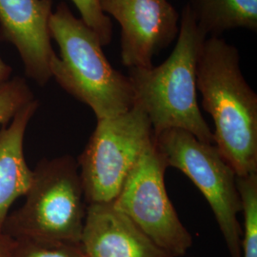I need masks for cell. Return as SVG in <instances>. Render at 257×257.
<instances>
[{"instance_id":"1","label":"cell","mask_w":257,"mask_h":257,"mask_svg":"<svg viewBox=\"0 0 257 257\" xmlns=\"http://www.w3.org/2000/svg\"><path fill=\"white\" fill-rule=\"evenodd\" d=\"M196 89L215 130L213 142L237 176L257 173V95L241 73L238 51L207 38L196 68Z\"/></svg>"},{"instance_id":"2","label":"cell","mask_w":257,"mask_h":257,"mask_svg":"<svg viewBox=\"0 0 257 257\" xmlns=\"http://www.w3.org/2000/svg\"><path fill=\"white\" fill-rule=\"evenodd\" d=\"M206 39L187 5L177 43L165 62L157 67L128 68L135 105L147 114L154 135L180 128L203 142L214 144L196 96V68Z\"/></svg>"},{"instance_id":"3","label":"cell","mask_w":257,"mask_h":257,"mask_svg":"<svg viewBox=\"0 0 257 257\" xmlns=\"http://www.w3.org/2000/svg\"><path fill=\"white\" fill-rule=\"evenodd\" d=\"M49 29L60 50L52 59L51 74L61 88L88 105L97 119L117 116L135 106L128 76L112 68L98 36L64 2L52 14Z\"/></svg>"},{"instance_id":"4","label":"cell","mask_w":257,"mask_h":257,"mask_svg":"<svg viewBox=\"0 0 257 257\" xmlns=\"http://www.w3.org/2000/svg\"><path fill=\"white\" fill-rule=\"evenodd\" d=\"M26 202L9 214L3 231L14 239L79 245L88 204L73 156L43 159L33 171Z\"/></svg>"},{"instance_id":"5","label":"cell","mask_w":257,"mask_h":257,"mask_svg":"<svg viewBox=\"0 0 257 257\" xmlns=\"http://www.w3.org/2000/svg\"><path fill=\"white\" fill-rule=\"evenodd\" d=\"M154 143L166 168L187 175L202 193L214 214L230 257H242L243 229L238 221L242 203L237 175L214 144L193 134L169 128L154 135Z\"/></svg>"},{"instance_id":"6","label":"cell","mask_w":257,"mask_h":257,"mask_svg":"<svg viewBox=\"0 0 257 257\" xmlns=\"http://www.w3.org/2000/svg\"><path fill=\"white\" fill-rule=\"evenodd\" d=\"M153 139L150 119L136 105L117 116L97 119L77 161L87 204L113 202Z\"/></svg>"},{"instance_id":"7","label":"cell","mask_w":257,"mask_h":257,"mask_svg":"<svg viewBox=\"0 0 257 257\" xmlns=\"http://www.w3.org/2000/svg\"><path fill=\"white\" fill-rule=\"evenodd\" d=\"M166 169L153 139L112 204L159 248L182 257L192 248L193 239L167 193Z\"/></svg>"},{"instance_id":"8","label":"cell","mask_w":257,"mask_h":257,"mask_svg":"<svg viewBox=\"0 0 257 257\" xmlns=\"http://www.w3.org/2000/svg\"><path fill=\"white\" fill-rule=\"evenodd\" d=\"M121 25L122 62L128 68H150L154 55L179 33V15L168 0H99Z\"/></svg>"},{"instance_id":"9","label":"cell","mask_w":257,"mask_h":257,"mask_svg":"<svg viewBox=\"0 0 257 257\" xmlns=\"http://www.w3.org/2000/svg\"><path fill=\"white\" fill-rule=\"evenodd\" d=\"M52 0H0V41L19 51L28 77L44 86L52 77L55 54L49 21Z\"/></svg>"},{"instance_id":"10","label":"cell","mask_w":257,"mask_h":257,"mask_svg":"<svg viewBox=\"0 0 257 257\" xmlns=\"http://www.w3.org/2000/svg\"><path fill=\"white\" fill-rule=\"evenodd\" d=\"M80 248L86 257H174L112 203L88 205Z\"/></svg>"},{"instance_id":"11","label":"cell","mask_w":257,"mask_h":257,"mask_svg":"<svg viewBox=\"0 0 257 257\" xmlns=\"http://www.w3.org/2000/svg\"><path fill=\"white\" fill-rule=\"evenodd\" d=\"M39 107L37 99L28 103L0 130V230L11 206L25 195L33 181V170L24 156V137L29 122Z\"/></svg>"},{"instance_id":"12","label":"cell","mask_w":257,"mask_h":257,"mask_svg":"<svg viewBox=\"0 0 257 257\" xmlns=\"http://www.w3.org/2000/svg\"><path fill=\"white\" fill-rule=\"evenodd\" d=\"M188 5L206 36L235 28L257 30V0H191Z\"/></svg>"},{"instance_id":"13","label":"cell","mask_w":257,"mask_h":257,"mask_svg":"<svg viewBox=\"0 0 257 257\" xmlns=\"http://www.w3.org/2000/svg\"><path fill=\"white\" fill-rule=\"evenodd\" d=\"M244 230L242 235V257H257V173L236 178Z\"/></svg>"},{"instance_id":"14","label":"cell","mask_w":257,"mask_h":257,"mask_svg":"<svg viewBox=\"0 0 257 257\" xmlns=\"http://www.w3.org/2000/svg\"><path fill=\"white\" fill-rule=\"evenodd\" d=\"M34 99V93L22 77L0 83V125L9 123L20 109Z\"/></svg>"},{"instance_id":"15","label":"cell","mask_w":257,"mask_h":257,"mask_svg":"<svg viewBox=\"0 0 257 257\" xmlns=\"http://www.w3.org/2000/svg\"><path fill=\"white\" fill-rule=\"evenodd\" d=\"M79 245L16 239L13 257H82Z\"/></svg>"},{"instance_id":"16","label":"cell","mask_w":257,"mask_h":257,"mask_svg":"<svg viewBox=\"0 0 257 257\" xmlns=\"http://www.w3.org/2000/svg\"><path fill=\"white\" fill-rule=\"evenodd\" d=\"M81 15L83 22L98 36L102 46L108 45L111 39V22L103 13L99 0H72Z\"/></svg>"},{"instance_id":"17","label":"cell","mask_w":257,"mask_h":257,"mask_svg":"<svg viewBox=\"0 0 257 257\" xmlns=\"http://www.w3.org/2000/svg\"><path fill=\"white\" fill-rule=\"evenodd\" d=\"M16 239L0 230V257H13Z\"/></svg>"},{"instance_id":"18","label":"cell","mask_w":257,"mask_h":257,"mask_svg":"<svg viewBox=\"0 0 257 257\" xmlns=\"http://www.w3.org/2000/svg\"><path fill=\"white\" fill-rule=\"evenodd\" d=\"M13 69L8 64H6L2 58L0 57V83L5 82L9 80L10 76L12 74Z\"/></svg>"},{"instance_id":"19","label":"cell","mask_w":257,"mask_h":257,"mask_svg":"<svg viewBox=\"0 0 257 257\" xmlns=\"http://www.w3.org/2000/svg\"><path fill=\"white\" fill-rule=\"evenodd\" d=\"M82 257H86V256H85V255H84V254H83Z\"/></svg>"}]
</instances>
